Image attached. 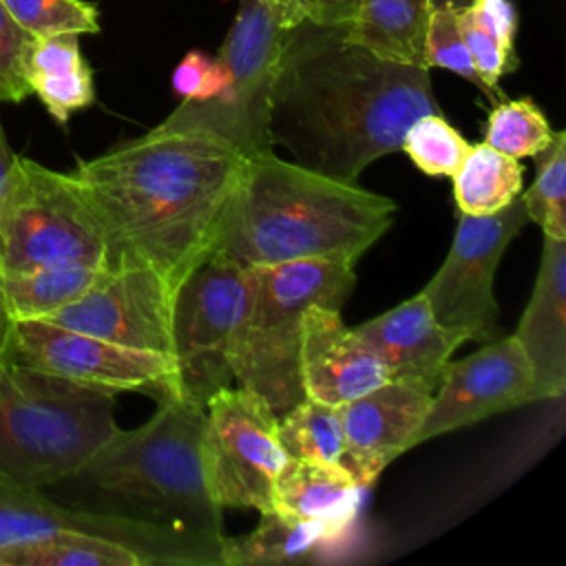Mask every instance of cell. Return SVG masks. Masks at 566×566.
I'll return each mask as SVG.
<instances>
[{"mask_svg":"<svg viewBox=\"0 0 566 566\" xmlns=\"http://www.w3.org/2000/svg\"><path fill=\"white\" fill-rule=\"evenodd\" d=\"M243 161L210 133L157 124L77 161L71 177L104 232L108 268L148 265L175 296L208 256Z\"/></svg>","mask_w":566,"mask_h":566,"instance_id":"obj_1","label":"cell"},{"mask_svg":"<svg viewBox=\"0 0 566 566\" xmlns=\"http://www.w3.org/2000/svg\"><path fill=\"white\" fill-rule=\"evenodd\" d=\"M440 111L429 69L396 64L345 35V24L292 27L272 86L268 139L294 164L356 181L400 150L409 124Z\"/></svg>","mask_w":566,"mask_h":566,"instance_id":"obj_2","label":"cell"},{"mask_svg":"<svg viewBox=\"0 0 566 566\" xmlns=\"http://www.w3.org/2000/svg\"><path fill=\"white\" fill-rule=\"evenodd\" d=\"M394 212L389 197L265 148L245 157L208 254L243 268L298 259H345L356 265L389 230Z\"/></svg>","mask_w":566,"mask_h":566,"instance_id":"obj_3","label":"cell"},{"mask_svg":"<svg viewBox=\"0 0 566 566\" xmlns=\"http://www.w3.org/2000/svg\"><path fill=\"white\" fill-rule=\"evenodd\" d=\"M137 429H117L77 471L44 489H62L66 506L168 528L214 546L223 506L203 462L206 407L181 396L157 398Z\"/></svg>","mask_w":566,"mask_h":566,"instance_id":"obj_4","label":"cell"},{"mask_svg":"<svg viewBox=\"0 0 566 566\" xmlns=\"http://www.w3.org/2000/svg\"><path fill=\"white\" fill-rule=\"evenodd\" d=\"M115 394L7 363L0 367V478L44 489L115 431Z\"/></svg>","mask_w":566,"mask_h":566,"instance_id":"obj_5","label":"cell"},{"mask_svg":"<svg viewBox=\"0 0 566 566\" xmlns=\"http://www.w3.org/2000/svg\"><path fill=\"white\" fill-rule=\"evenodd\" d=\"M254 274L252 305L234 334L228 363L237 387L256 394L281 416L305 398L298 374L305 307L340 310L356 272L345 259H298L254 268Z\"/></svg>","mask_w":566,"mask_h":566,"instance_id":"obj_6","label":"cell"},{"mask_svg":"<svg viewBox=\"0 0 566 566\" xmlns=\"http://www.w3.org/2000/svg\"><path fill=\"white\" fill-rule=\"evenodd\" d=\"M60 263L108 268L104 232L71 172L18 155L0 201L2 274Z\"/></svg>","mask_w":566,"mask_h":566,"instance_id":"obj_7","label":"cell"},{"mask_svg":"<svg viewBox=\"0 0 566 566\" xmlns=\"http://www.w3.org/2000/svg\"><path fill=\"white\" fill-rule=\"evenodd\" d=\"M287 33L290 29L263 0H241L217 53L230 77L226 93L210 102L181 99L161 126L210 133L245 157L272 148L268 139L270 99Z\"/></svg>","mask_w":566,"mask_h":566,"instance_id":"obj_8","label":"cell"},{"mask_svg":"<svg viewBox=\"0 0 566 566\" xmlns=\"http://www.w3.org/2000/svg\"><path fill=\"white\" fill-rule=\"evenodd\" d=\"M254 268L208 254L172 296L170 336L177 396L206 407L234 382L228 354L254 296Z\"/></svg>","mask_w":566,"mask_h":566,"instance_id":"obj_9","label":"cell"},{"mask_svg":"<svg viewBox=\"0 0 566 566\" xmlns=\"http://www.w3.org/2000/svg\"><path fill=\"white\" fill-rule=\"evenodd\" d=\"M279 416L252 391L223 387L206 402L203 462L214 500L226 509H272L274 480L287 453Z\"/></svg>","mask_w":566,"mask_h":566,"instance_id":"obj_10","label":"cell"},{"mask_svg":"<svg viewBox=\"0 0 566 566\" xmlns=\"http://www.w3.org/2000/svg\"><path fill=\"white\" fill-rule=\"evenodd\" d=\"M520 195L493 214L460 212L447 259L420 290L433 318L462 332L467 340L486 343L500 336L493 281L506 245L528 221Z\"/></svg>","mask_w":566,"mask_h":566,"instance_id":"obj_11","label":"cell"},{"mask_svg":"<svg viewBox=\"0 0 566 566\" xmlns=\"http://www.w3.org/2000/svg\"><path fill=\"white\" fill-rule=\"evenodd\" d=\"M9 363L111 394L177 396L175 363L170 358L115 345L40 318L13 323Z\"/></svg>","mask_w":566,"mask_h":566,"instance_id":"obj_12","label":"cell"},{"mask_svg":"<svg viewBox=\"0 0 566 566\" xmlns=\"http://www.w3.org/2000/svg\"><path fill=\"white\" fill-rule=\"evenodd\" d=\"M57 531L117 542L144 557L148 566H221V546L168 528L73 509L44 495L42 489L0 478V546Z\"/></svg>","mask_w":566,"mask_h":566,"instance_id":"obj_13","label":"cell"},{"mask_svg":"<svg viewBox=\"0 0 566 566\" xmlns=\"http://www.w3.org/2000/svg\"><path fill=\"white\" fill-rule=\"evenodd\" d=\"M528 402H537L533 367L513 334L495 336L475 354L444 365L409 449Z\"/></svg>","mask_w":566,"mask_h":566,"instance_id":"obj_14","label":"cell"},{"mask_svg":"<svg viewBox=\"0 0 566 566\" xmlns=\"http://www.w3.org/2000/svg\"><path fill=\"white\" fill-rule=\"evenodd\" d=\"M170 314L166 281L153 268L130 263L106 268L82 296L40 321L172 360Z\"/></svg>","mask_w":566,"mask_h":566,"instance_id":"obj_15","label":"cell"},{"mask_svg":"<svg viewBox=\"0 0 566 566\" xmlns=\"http://www.w3.org/2000/svg\"><path fill=\"white\" fill-rule=\"evenodd\" d=\"M431 396L418 385L387 380L338 407L345 440L340 464L358 484H371L391 460L409 449Z\"/></svg>","mask_w":566,"mask_h":566,"instance_id":"obj_16","label":"cell"},{"mask_svg":"<svg viewBox=\"0 0 566 566\" xmlns=\"http://www.w3.org/2000/svg\"><path fill=\"white\" fill-rule=\"evenodd\" d=\"M298 374L303 396L332 407L391 380L374 349L343 323L340 310L325 305L303 312Z\"/></svg>","mask_w":566,"mask_h":566,"instance_id":"obj_17","label":"cell"},{"mask_svg":"<svg viewBox=\"0 0 566 566\" xmlns=\"http://www.w3.org/2000/svg\"><path fill=\"white\" fill-rule=\"evenodd\" d=\"M354 332L374 349L391 380H405L431 394L451 354L467 343L462 332L433 318L422 292L354 327Z\"/></svg>","mask_w":566,"mask_h":566,"instance_id":"obj_18","label":"cell"},{"mask_svg":"<svg viewBox=\"0 0 566 566\" xmlns=\"http://www.w3.org/2000/svg\"><path fill=\"white\" fill-rule=\"evenodd\" d=\"M513 336L520 340L539 400L566 391V241L544 237L531 298Z\"/></svg>","mask_w":566,"mask_h":566,"instance_id":"obj_19","label":"cell"},{"mask_svg":"<svg viewBox=\"0 0 566 566\" xmlns=\"http://www.w3.org/2000/svg\"><path fill=\"white\" fill-rule=\"evenodd\" d=\"M363 489L340 462L287 458L274 480L272 509L321 522L336 537L354 522Z\"/></svg>","mask_w":566,"mask_h":566,"instance_id":"obj_20","label":"cell"},{"mask_svg":"<svg viewBox=\"0 0 566 566\" xmlns=\"http://www.w3.org/2000/svg\"><path fill=\"white\" fill-rule=\"evenodd\" d=\"M24 75L31 95H38L57 124H66L73 113L91 106L95 99L93 71L82 55L80 35L75 33L35 38L27 53Z\"/></svg>","mask_w":566,"mask_h":566,"instance_id":"obj_21","label":"cell"},{"mask_svg":"<svg viewBox=\"0 0 566 566\" xmlns=\"http://www.w3.org/2000/svg\"><path fill=\"white\" fill-rule=\"evenodd\" d=\"M429 0H360L345 35L376 57L422 66Z\"/></svg>","mask_w":566,"mask_h":566,"instance_id":"obj_22","label":"cell"},{"mask_svg":"<svg viewBox=\"0 0 566 566\" xmlns=\"http://www.w3.org/2000/svg\"><path fill=\"white\" fill-rule=\"evenodd\" d=\"M334 535L321 524L296 520L274 509L261 513V522L248 535L221 539V566H283L303 562Z\"/></svg>","mask_w":566,"mask_h":566,"instance_id":"obj_23","label":"cell"},{"mask_svg":"<svg viewBox=\"0 0 566 566\" xmlns=\"http://www.w3.org/2000/svg\"><path fill=\"white\" fill-rule=\"evenodd\" d=\"M106 268L86 263L40 265L2 274V290L13 321L46 318L82 296Z\"/></svg>","mask_w":566,"mask_h":566,"instance_id":"obj_24","label":"cell"},{"mask_svg":"<svg viewBox=\"0 0 566 566\" xmlns=\"http://www.w3.org/2000/svg\"><path fill=\"white\" fill-rule=\"evenodd\" d=\"M451 179L453 199L462 214H493L522 192L524 166L520 159L478 142L471 144Z\"/></svg>","mask_w":566,"mask_h":566,"instance_id":"obj_25","label":"cell"},{"mask_svg":"<svg viewBox=\"0 0 566 566\" xmlns=\"http://www.w3.org/2000/svg\"><path fill=\"white\" fill-rule=\"evenodd\" d=\"M0 566H148L135 551L86 533L57 531L0 546Z\"/></svg>","mask_w":566,"mask_h":566,"instance_id":"obj_26","label":"cell"},{"mask_svg":"<svg viewBox=\"0 0 566 566\" xmlns=\"http://www.w3.org/2000/svg\"><path fill=\"white\" fill-rule=\"evenodd\" d=\"M276 436L290 458L340 462L343 424L338 407L301 398L276 420Z\"/></svg>","mask_w":566,"mask_h":566,"instance_id":"obj_27","label":"cell"},{"mask_svg":"<svg viewBox=\"0 0 566 566\" xmlns=\"http://www.w3.org/2000/svg\"><path fill=\"white\" fill-rule=\"evenodd\" d=\"M535 157V179L520 195L526 217L542 228L544 237L566 241V133L555 130L553 142Z\"/></svg>","mask_w":566,"mask_h":566,"instance_id":"obj_28","label":"cell"},{"mask_svg":"<svg viewBox=\"0 0 566 566\" xmlns=\"http://www.w3.org/2000/svg\"><path fill=\"white\" fill-rule=\"evenodd\" d=\"M553 137L555 130L531 97L495 102L484 126V144L515 159L535 157Z\"/></svg>","mask_w":566,"mask_h":566,"instance_id":"obj_29","label":"cell"},{"mask_svg":"<svg viewBox=\"0 0 566 566\" xmlns=\"http://www.w3.org/2000/svg\"><path fill=\"white\" fill-rule=\"evenodd\" d=\"M469 148L471 142L440 111L416 117L400 144V150L429 177H451Z\"/></svg>","mask_w":566,"mask_h":566,"instance_id":"obj_30","label":"cell"},{"mask_svg":"<svg viewBox=\"0 0 566 566\" xmlns=\"http://www.w3.org/2000/svg\"><path fill=\"white\" fill-rule=\"evenodd\" d=\"M2 4L33 38L99 31L97 7L86 0H2Z\"/></svg>","mask_w":566,"mask_h":566,"instance_id":"obj_31","label":"cell"},{"mask_svg":"<svg viewBox=\"0 0 566 566\" xmlns=\"http://www.w3.org/2000/svg\"><path fill=\"white\" fill-rule=\"evenodd\" d=\"M424 64L427 69H447L469 82H473L486 97L489 91L482 84L480 75L475 73L467 44L462 40L460 27H458V9L442 7L429 11L427 33H424Z\"/></svg>","mask_w":566,"mask_h":566,"instance_id":"obj_32","label":"cell"},{"mask_svg":"<svg viewBox=\"0 0 566 566\" xmlns=\"http://www.w3.org/2000/svg\"><path fill=\"white\" fill-rule=\"evenodd\" d=\"M458 27L467 44L471 64L489 91V99L493 104L495 99L500 102V80L517 66L515 51H506L489 31H484L467 7L458 9Z\"/></svg>","mask_w":566,"mask_h":566,"instance_id":"obj_33","label":"cell"},{"mask_svg":"<svg viewBox=\"0 0 566 566\" xmlns=\"http://www.w3.org/2000/svg\"><path fill=\"white\" fill-rule=\"evenodd\" d=\"M33 40L0 0V102H22L31 95L24 66Z\"/></svg>","mask_w":566,"mask_h":566,"instance_id":"obj_34","label":"cell"},{"mask_svg":"<svg viewBox=\"0 0 566 566\" xmlns=\"http://www.w3.org/2000/svg\"><path fill=\"white\" fill-rule=\"evenodd\" d=\"M228 71L219 57L190 51L172 71V91L188 102L219 99L228 88Z\"/></svg>","mask_w":566,"mask_h":566,"instance_id":"obj_35","label":"cell"},{"mask_svg":"<svg viewBox=\"0 0 566 566\" xmlns=\"http://www.w3.org/2000/svg\"><path fill=\"white\" fill-rule=\"evenodd\" d=\"M467 9L506 51H515L517 9L511 0H473L467 4Z\"/></svg>","mask_w":566,"mask_h":566,"instance_id":"obj_36","label":"cell"},{"mask_svg":"<svg viewBox=\"0 0 566 566\" xmlns=\"http://www.w3.org/2000/svg\"><path fill=\"white\" fill-rule=\"evenodd\" d=\"M360 0H298L305 20L316 24H347Z\"/></svg>","mask_w":566,"mask_h":566,"instance_id":"obj_37","label":"cell"},{"mask_svg":"<svg viewBox=\"0 0 566 566\" xmlns=\"http://www.w3.org/2000/svg\"><path fill=\"white\" fill-rule=\"evenodd\" d=\"M13 316L7 307L4 290H2V268H0V367L9 363V345H11V332H13Z\"/></svg>","mask_w":566,"mask_h":566,"instance_id":"obj_38","label":"cell"},{"mask_svg":"<svg viewBox=\"0 0 566 566\" xmlns=\"http://www.w3.org/2000/svg\"><path fill=\"white\" fill-rule=\"evenodd\" d=\"M15 159H18V155H15L13 148L9 146L7 135H4V128H2V122H0V201H2V197H4V192H7V188H9Z\"/></svg>","mask_w":566,"mask_h":566,"instance_id":"obj_39","label":"cell"},{"mask_svg":"<svg viewBox=\"0 0 566 566\" xmlns=\"http://www.w3.org/2000/svg\"><path fill=\"white\" fill-rule=\"evenodd\" d=\"M263 2L272 9V13L287 29H292V27H296V24H301L305 20V15H303V11L298 7V0H263Z\"/></svg>","mask_w":566,"mask_h":566,"instance_id":"obj_40","label":"cell"},{"mask_svg":"<svg viewBox=\"0 0 566 566\" xmlns=\"http://www.w3.org/2000/svg\"><path fill=\"white\" fill-rule=\"evenodd\" d=\"M469 2H473V0H429V9H442V7L460 9V7H467Z\"/></svg>","mask_w":566,"mask_h":566,"instance_id":"obj_41","label":"cell"}]
</instances>
